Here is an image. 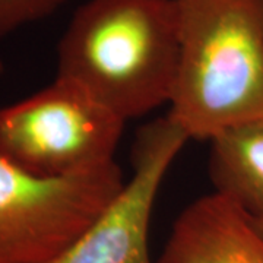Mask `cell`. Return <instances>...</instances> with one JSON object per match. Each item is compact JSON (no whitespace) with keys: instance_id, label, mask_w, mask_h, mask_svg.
I'll return each instance as SVG.
<instances>
[{"instance_id":"cell-2","label":"cell","mask_w":263,"mask_h":263,"mask_svg":"<svg viewBox=\"0 0 263 263\" xmlns=\"http://www.w3.org/2000/svg\"><path fill=\"white\" fill-rule=\"evenodd\" d=\"M181 50L170 117L189 139L263 119L262 0H177Z\"/></svg>"},{"instance_id":"cell-1","label":"cell","mask_w":263,"mask_h":263,"mask_svg":"<svg viewBox=\"0 0 263 263\" xmlns=\"http://www.w3.org/2000/svg\"><path fill=\"white\" fill-rule=\"evenodd\" d=\"M180 50L177 0H88L57 44L56 78L127 122L171 103Z\"/></svg>"},{"instance_id":"cell-8","label":"cell","mask_w":263,"mask_h":263,"mask_svg":"<svg viewBox=\"0 0 263 263\" xmlns=\"http://www.w3.org/2000/svg\"><path fill=\"white\" fill-rule=\"evenodd\" d=\"M67 0H0V38L28 24L44 19Z\"/></svg>"},{"instance_id":"cell-4","label":"cell","mask_w":263,"mask_h":263,"mask_svg":"<svg viewBox=\"0 0 263 263\" xmlns=\"http://www.w3.org/2000/svg\"><path fill=\"white\" fill-rule=\"evenodd\" d=\"M123 186L116 161L41 179L0 157V263L51 259L94 224Z\"/></svg>"},{"instance_id":"cell-5","label":"cell","mask_w":263,"mask_h":263,"mask_svg":"<svg viewBox=\"0 0 263 263\" xmlns=\"http://www.w3.org/2000/svg\"><path fill=\"white\" fill-rule=\"evenodd\" d=\"M190 141L170 114L148 123L133 145V176L101 215L43 263H155L149 252L154 205L173 161Z\"/></svg>"},{"instance_id":"cell-7","label":"cell","mask_w":263,"mask_h":263,"mask_svg":"<svg viewBox=\"0 0 263 263\" xmlns=\"http://www.w3.org/2000/svg\"><path fill=\"white\" fill-rule=\"evenodd\" d=\"M209 142L208 171L215 193L263 224V119L222 132Z\"/></svg>"},{"instance_id":"cell-9","label":"cell","mask_w":263,"mask_h":263,"mask_svg":"<svg viewBox=\"0 0 263 263\" xmlns=\"http://www.w3.org/2000/svg\"><path fill=\"white\" fill-rule=\"evenodd\" d=\"M3 72H5V65H3V60H2V57H0V78L3 75Z\"/></svg>"},{"instance_id":"cell-6","label":"cell","mask_w":263,"mask_h":263,"mask_svg":"<svg viewBox=\"0 0 263 263\" xmlns=\"http://www.w3.org/2000/svg\"><path fill=\"white\" fill-rule=\"evenodd\" d=\"M155 263H263V233L214 192L183 209Z\"/></svg>"},{"instance_id":"cell-11","label":"cell","mask_w":263,"mask_h":263,"mask_svg":"<svg viewBox=\"0 0 263 263\" xmlns=\"http://www.w3.org/2000/svg\"><path fill=\"white\" fill-rule=\"evenodd\" d=\"M262 3H263V0H262Z\"/></svg>"},{"instance_id":"cell-3","label":"cell","mask_w":263,"mask_h":263,"mask_svg":"<svg viewBox=\"0 0 263 263\" xmlns=\"http://www.w3.org/2000/svg\"><path fill=\"white\" fill-rule=\"evenodd\" d=\"M124 120L82 88L56 78L0 108V157L41 179H60L114 161Z\"/></svg>"},{"instance_id":"cell-10","label":"cell","mask_w":263,"mask_h":263,"mask_svg":"<svg viewBox=\"0 0 263 263\" xmlns=\"http://www.w3.org/2000/svg\"><path fill=\"white\" fill-rule=\"evenodd\" d=\"M254 224H256V222H254ZM256 226H257V228H259V230L263 233V224H256Z\"/></svg>"}]
</instances>
